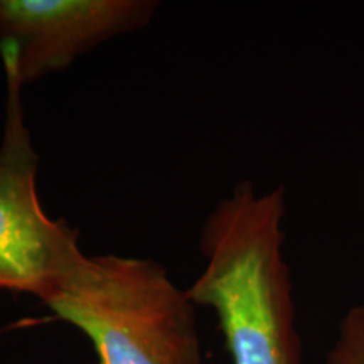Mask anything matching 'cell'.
Returning a JSON list of instances; mask_svg holds the SVG:
<instances>
[{
	"mask_svg": "<svg viewBox=\"0 0 364 364\" xmlns=\"http://www.w3.org/2000/svg\"><path fill=\"white\" fill-rule=\"evenodd\" d=\"M285 215L284 186L240 181L203 223L204 268L186 292L215 311L231 364H304Z\"/></svg>",
	"mask_w": 364,
	"mask_h": 364,
	"instance_id": "obj_1",
	"label": "cell"
},
{
	"mask_svg": "<svg viewBox=\"0 0 364 364\" xmlns=\"http://www.w3.org/2000/svg\"><path fill=\"white\" fill-rule=\"evenodd\" d=\"M98 364H201L196 306L156 260L83 253L43 299Z\"/></svg>",
	"mask_w": 364,
	"mask_h": 364,
	"instance_id": "obj_2",
	"label": "cell"
},
{
	"mask_svg": "<svg viewBox=\"0 0 364 364\" xmlns=\"http://www.w3.org/2000/svg\"><path fill=\"white\" fill-rule=\"evenodd\" d=\"M6 75V120L0 142V292L39 302L85 252L65 220H54L39 199V156L26 122L14 49L0 43Z\"/></svg>",
	"mask_w": 364,
	"mask_h": 364,
	"instance_id": "obj_3",
	"label": "cell"
},
{
	"mask_svg": "<svg viewBox=\"0 0 364 364\" xmlns=\"http://www.w3.org/2000/svg\"><path fill=\"white\" fill-rule=\"evenodd\" d=\"M159 6L156 0H0V43L12 46L27 86L147 27Z\"/></svg>",
	"mask_w": 364,
	"mask_h": 364,
	"instance_id": "obj_4",
	"label": "cell"
},
{
	"mask_svg": "<svg viewBox=\"0 0 364 364\" xmlns=\"http://www.w3.org/2000/svg\"><path fill=\"white\" fill-rule=\"evenodd\" d=\"M324 364H364V295L341 318Z\"/></svg>",
	"mask_w": 364,
	"mask_h": 364,
	"instance_id": "obj_5",
	"label": "cell"
}]
</instances>
